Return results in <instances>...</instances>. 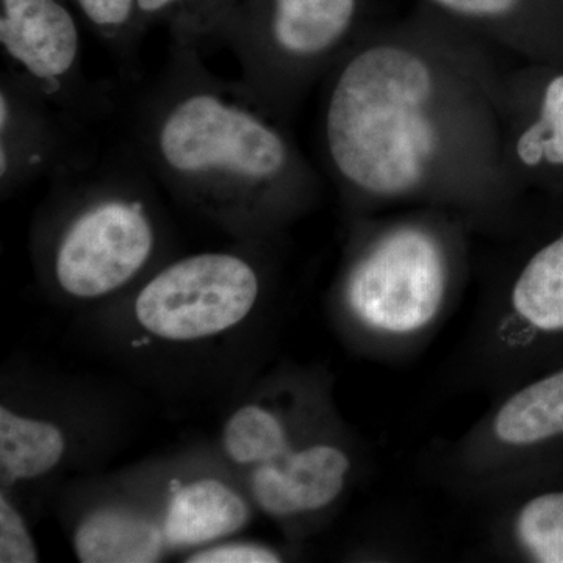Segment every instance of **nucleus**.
I'll return each mask as SVG.
<instances>
[{"mask_svg":"<svg viewBox=\"0 0 563 563\" xmlns=\"http://www.w3.org/2000/svg\"><path fill=\"white\" fill-rule=\"evenodd\" d=\"M429 69L398 47H374L344 68L328 110V144L336 168L377 195L413 188L435 135L422 106L431 96Z\"/></svg>","mask_w":563,"mask_h":563,"instance_id":"nucleus-1","label":"nucleus"},{"mask_svg":"<svg viewBox=\"0 0 563 563\" xmlns=\"http://www.w3.org/2000/svg\"><path fill=\"white\" fill-rule=\"evenodd\" d=\"M448 265L442 246L417 228L388 232L351 273L347 309L384 344L407 343L442 318Z\"/></svg>","mask_w":563,"mask_h":563,"instance_id":"nucleus-2","label":"nucleus"},{"mask_svg":"<svg viewBox=\"0 0 563 563\" xmlns=\"http://www.w3.org/2000/svg\"><path fill=\"white\" fill-rule=\"evenodd\" d=\"M157 144L166 166L187 179L257 181L276 176L287 162L273 129L210 92L177 102L162 121Z\"/></svg>","mask_w":563,"mask_h":563,"instance_id":"nucleus-3","label":"nucleus"},{"mask_svg":"<svg viewBox=\"0 0 563 563\" xmlns=\"http://www.w3.org/2000/svg\"><path fill=\"white\" fill-rule=\"evenodd\" d=\"M257 274L231 254H201L173 263L140 292L136 320L146 331L191 342L242 322L258 298Z\"/></svg>","mask_w":563,"mask_h":563,"instance_id":"nucleus-4","label":"nucleus"},{"mask_svg":"<svg viewBox=\"0 0 563 563\" xmlns=\"http://www.w3.org/2000/svg\"><path fill=\"white\" fill-rule=\"evenodd\" d=\"M154 231L140 203L111 199L80 214L63 236L55 274L74 298L118 290L150 258Z\"/></svg>","mask_w":563,"mask_h":563,"instance_id":"nucleus-5","label":"nucleus"},{"mask_svg":"<svg viewBox=\"0 0 563 563\" xmlns=\"http://www.w3.org/2000/svg\"><path fill=\"white\" fill-rule=\"evenodd\" d=\"M477 461L518 466L563 448V365L499 402L470 444Z\"/></svg>","mask_w":563,"mask_h":563,"instance_id":"nucleus-6","label":"nucleus"},{"mask_svg":"<svg viewBox=\"0 0 563 563\" xmlns=\"http://www.w3.org/2000/svg\"><path fill=\"white\" fill-rule=\"evenodd\" d=\"M352 462L343 448L313 443L296 448L252 473V493L263 512L276 518L318 512L340 498Z\"/></svg>","mask_w":563,"mask_h":563,"instance_id":"nucleus-7","label":"nucleus"},{"mask_svg":"<svg viewBox=\"0 0 563 563\" xmlns=\"http://www.w3.org/2000/svg\"><path fill=\"white\" fill-rule=\"evenodd\" d=\"M0 43L35 79L57 80L77 60L79 27L60 0H0Z\"/></svg>","mask_w":563,"mask_h":563,"instance_id":"nucleus-8","label":"nucleus"},{"mask_svg":"<svg viewBox=\"0 0 563 563\" xmlns=\"http://www.w3.org/2000/svg\"><path fill=\"white\" fill-rule=\"evenodd\" d=\"M498 336L512 351L563 342V232L537 251L515 280Z\"/></svg>","mask_w":563,"mask_h":563,"instance_id":"nucleus-9","label":"nucleus"},{"mask_svg":"<svg viewBox=\"0 0 563 563\" xmlns=\"http://www.w3.org/2000/svg\"><path fill=\"white\" fill-rule=\"evenodd\" d=\"M355 10L357 0H239L232 14L262 18L274 43L288 54L314 55L342 38Z\"/></svg>","mask_w":563,"mask_h":563,"instance_id":"nucleus-10","label":"nucleus"},{"mask_svg":"<svg viewBox=\"0 0 563 563\" xmlns=\"http://www.w3.org/2000/svg\"><path fill=\"white\" fill-rule=\"evenodd\" d=\"M247 518V504L229 485L195 481L174 488L163 533L173 547H201L240 531Z\"/></svg>","mask_w":563,"mask_h":563,"instance_id":"nucleus-11","label":"nucleus"},{"mask_svg":"<svg viewBox=\"0 0 563 563\" xmlns=\"http://www.w3.org/2000/svg\"><path fill=\"white\" fill-rule=\"evenodd\" d=\"M165 540V533L139 514L101 509L81 521L76 553L84 563H151L161 559Z\"/></svg>","mask_w":563,"mask_h":563,"instance_id":"nucleus-12","label":"nucleus"},{"mask_svg":"<svg viewBox=\"0 0 563 563\" xmlns=\"http://www.w3.org/2000/svg\"><path fill=\"white\" fill-rule=\"evenodd\" d=\"M65 437L51 422L0 409V481L11 485L49 473L65 454Z\"/></svg>","mask_w":563,"mask_h":563,"instance_id":"nucleus-13","label":"nucleus"},{"mask_svg":"<svg viewBox=\"0 0 563 563\" xmlns=\"http://www.w3.org/2000/svg\"><path fill=\"white\" fill-rule=\"evenodd\" d=\"M509 542L526 562L563 563V487L544 488L517 504Z\"/></svg>","mask_w":563,"mask_h":563,"instance_id":"nucleus-14","label":"nucleus"},{"mask_svg":"<svg viewBox=\"0 0 563 563\" xmlns=\"http://www.w3.org/2000/svg\"><path fill=\"white\" fill-rule=\"evenodd\" d=\"M224 448L239 465L274 462L291 450L284 422L258 406H246L232 415L224 429Z\"/></svg>","mask_w":563,"mask_h":563,"instance_id":"nucleus-15","label":"nucleus"},{"mask_svg":"<svg viewBox=\"0 0 563 563\" xmlns=\"http://www.w3.org/2000/svg\"><path fill=\"white\" fill-rule=\"evenodd\" d=\"M518 155L528 166L547 158L554 165L563 163V76L551 81L544 95L542 118L518 141Z\"/></svg>","mask_w":563,"mask_h":563,"instance_id":"nucleus-16","label":"nucleus"},{"mask_svg":"<svg viewBox=\"0 0 563 563\" xmlns=\"http://www.w3.org/2000/svg\"><path fill=\"white\" fill-rule=\"evenodd\" d=\"M239 0H139L141 16H172L180 22L213 24L229 20Z\"/></svg>","mask_w":563,"mask_h":563,"instance_id":"nucleus-17","label":"nucleus"},{"mask_svg":"<svg viewBox=\"0 0 563 563\" xmlns=\"http://www.w3.org/2000/svg\"><path fill=\"white\" fill-rule=\"evenodd\" d=\"M38 561L35 544L27 526L21 515L7 501L0 498V562L35 563Z\"/></svg>","mask_w":563,"mask_h":563,"instance_id":"nucleus-18","label":"nucleus"},{"mask_svg":"<svg viewBox=\"0 0 563 563\" xmlns=\"http://www.w3.org/2000/svg\"><path fill=\"white\" fill-rule=\"evenodd\" d=\"M84 16L106 31L124 27L139 13V0H76Z\"/></svg>","mask_w":563,"mask_h":563,"instance_id":"nucleus-19","label":"nucleus"},{"mask_svg":"<svg viewBox=\"0 0 563 563\" xmlns=\"http://www.w3.org/2000/svg\"><path fill=\"white\" fill-rule=\"evenodd\" d=\"M280 555L262 544H224L195 553L187 562L192 563H276Z\"/></svg>","mask_w":563,"mask_h":563,"instance_id":"nucleus-20","label":"nucleus"},{"mask_svg":"<svg viewBox=\"0 0 563 563\" xmlns=\"http://www.w3.org/2000/svg\"><path fill=\"white\" fill-rule=\"evenodd\" d=\"M435 2L466 16H504L512 13L520 0H435Z\"/></svg>","mask_w":563,"mask_h":563,"instance_id":"nucleus-21","label":"nucleus"}]
</instances>
